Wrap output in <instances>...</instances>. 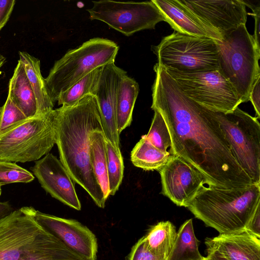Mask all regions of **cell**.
<instances>
[{
	"instance_id": "cell-1",
	"label": "cell",
	"mask_w": 260,
	"mask_h": 260,
	"mask_svg": "<svg viewBox=\"0 0 260 260\" xmlns=\"http://www.w3.org/2000/svg\"><path fill=\"white\" fill-rule=\"evenodd\" d=\"M153 69L151 108L166 122L171 140L169 153L198 170L209 186L231 189L254 184L236 160L210 110L187 97L160 65L157 63Z\"/></svg>"
},
{
	"instance_id": "cell-2",
	"label": "cell",
	"mask_w": 260,
	"mask_h": 260,
	"mask_svg": "<svg viewBox=\"0 0 260 260\" xmlns=\"http://www.w3.org/2000/svg\"><path fill=\"white\" fill-rule=\"evenodd\" d=\"M56 141L60 160L73 181L89 194L95 204L104 208L106 200L90 161V136L103 132L96 99L88 94L75 104L55 109Z\"/></svg>"
},
{
	"instance_id": "cell-3",
	"label": "cell",
	"mask_w": 260,
	"mask_h": 260,
	"mask_svg": "<svg viewBox=\"0 0 260 260\" xmlns=\"http://www.w3.org/2000/svg\"><path fill=\"white\" fill-rule=\"evenodd\" d=\"M23 207L0 219V260H77L76 254Z\"/></svg>"
},
{
	"instance_id": "cell-4",
	"label": "cell",
	"mask_w": 260,
	"mask_h": 260,
	"mask_svg": "<svg viewBox=\"0 0 260 260\" xmlns=\"http://www.w3.org/2000/svg\"><path fill=\"white\" fill-rule=\"evenodd\" d=\"M187 208L197 218L219 234L242 230L260 208V184L231 189L207 185Z\"/></svg>"
},
{
	"instance_id": "cell-5",
	"label": "cell",
	"mask_w": 260,
	"mask_h": 260,
	"mask_svg": "<svg viewBox=\"0 0 260 260\" xmlns=\"http://www.w3.org/2000/svg\"><path fill=\"white\" fill-rule=\"evenodd\" d=\"M216 41V40H215ZM219 52V71L235 90L241 103L249 101L252 85L260 76V48L245 24L216 41Z\"/></svg>"
},
{
	"instance_id": "cell-6",
	"label": "cell",
	"mask_w": 260,
	"mask_h": 260,
	"mask_svg": "<svg viewBox=\"0 0 260 260\" xmlns=\"http://www.w3.org/2000/svg\"><path fill=\"white\" fill-rule=\"evenodd\" d=\"M118 50L114 41L94 38L69 50L54 63L45 79L52 102L54 104L60 93L93 70L114 62Z\"/></svg>"
},
{
	"instance_id": "cell-7",
	"label": "cell",
	"mask_w": 260,
	"mask_h": 260,
	"mask_svg": "<svg viewBox=\"0 0 260 260\" xmlns=\"http://www.w3.org/2000/svg\"><path fill=\"white\" fill-rule=\"evenodd\" d=\"M55 109L28 118L0 135V161H37L48 154L56 141Z\"/></svg>"
},
{
	"instance_id": "cell-8",
	"label": "cell",
	"mask_w": 260,
	"mask_h": 260,
	"mask_svg": "<svg viewBox=\"0 0 260 260\" xmlns=\"http://www.w3.org/2000/svg\"><path fill=\"white\" fill-rule=\"evenodd\" d=\"M151 50L157 63L186 73L218 70L219 52L216 41L174 31L164 37Z\"/></svg>"
},
{
	"instance_id": "cell-9",
	"label": "cell",
	"mask_w": 260,
	"mask_h": 260,
	"mask_svg": "<svg viewBox=\"0 0 260 260\" xmlns=\"http://www.w3.org/2000/svg\"><path fill=\"white\" fill-rule=\"evenodd\" d=\"M240 166L254 184H260V124L239 107L223 113L211 111Z\"/></svg>"
},
{
	"instance_id": "cell-10",
	"label": "cell",
	"mask_w": 260,
	"mask_h": 260,
	"mask_svg": "<svg viewBox=\"0 0 260 260\" xmlns=\"http://www.w3.org/2000/svg\"><path fill=\"white\" fill-rule=\"evenodd\" d=\"M164 68L187 97L209 110L228 113L241 104L235 90L218 70L186 73Z\"/></svg>"
},
{
	"instance_id": "cell-11",
	"label": "cell",
	"mask_w": 260,
	"mask_h": 260,
	"mask_svg": "<svg viewBox=\"0 0 260 260\" xmlns=\"http://www.w3.org/2000/svg\"><path fill=\"white\" fill-rule=\"evenodd\" d=\"M87 10L91 20L102 21L129 37L140 30L154 29L165 19L152 1L121 2L111 0L93 1Z\"/></svg>"
},
{
	"instance_id": "cell-12",
	"label": "cell",
	"mask_w": 260,
	"mask_h": 260,
	"mask_svg": "<svg viewBox=\"0 0 260 260\" xmlns=\"http://www.w3.org/2000/svg\"><path fill=\"white\" fill-rule=\"evenodd\" d=\"M161 193L178 206L186 207L208 183L202 174L179 157L172 155L159 170Z\"/></svg>"
},
{
	"instance_id": "cell-13",
	"label": "cell",
	"mask_w": 260,
	"mask_h": 260,
	"mask_svg": "<svg viewBox=\"0 0 260 260\" xmlns=\"http://www.w3.org/2000/svg\"><path fill=\"white\" fill-rule=\"evenodd\" d=\"M126 74L114 62L103 66L98 83L91 93L100 110L105 139L119 154L121 153L117 122V96L121 80Z\"/></svg>"
},
{
	"instance_id": "cell-14",
	"label": "cell",
	"mask_w": 260,
	"mask_h": 260,
	"mask_svg": "<svg viewBox=\"0 0 260 260\" xmlns=\"http://www.w3.org/2000/svg\"><path fill=\"white\" fill-rule=\"evenodd\" d=\"M37 221L70 250L85 260H96L95 235L87 226L74 219H66L36 210Z\"/></svg>"
},
{
	"instance_id": "cell-15",
	"label": "cell",
	"mask_w": 260,
	"mask_h": 260,
	"mask_svg": "<svg viewBox=\"0 0 260 260\" xmlns=\"http://www.w3.org/2000/svg\"><path fill=\"white\" fill-rule=\"evenodd\" d=\"M179 1L221 37L247 21L246 6L241 0Z\"/></svg>"
},
{
	"instance_id": "cell-16",
	"label": "cell",
	"mask_w": 260,
	"mask_h": 260,
	"mask_svg": "<svg viewBox=\"0 0 260 260\" xmlns=\"http://www.w3.org/2000/svg\"><path fill=\"white\" fill-rule=\"evenodd\" d=\"M30 170L42 187L53 198L75 210H81L73 180L55 156L48 153L36 161Z\"/></svg>"
},
{
	"instance_id": "cell-17",
	"label": "cell",
	"mask_w": 260,
	"mask_h": 260,
	"mask_svg": "<svg viewBox=\"0 0 260 260\" xmlns=\"http://www.w3.org/2000/svg\"><path fill=\"white\" fill-rule=\"evenodd\" d=\"M205 243L229 260H260V237L245 229L206 238Z\"/></svg>"
},
{
	"instance_id": "cell-18",
	"label": "cell",
	"mask_w": 260,
	"mask_h": 260,
	"mask_svg": "<svg viewBox=\"0 0 260 260\" xmlns=\"http://www.w3.org/2000/svg\"><path fill=\"white\" fill-rule=\"evenodd\" d=\"M168 22L176 32L197 37L220 40V35L203 23L179 0H152Z\"/></svg>"
},
{
	"instance_id": "cell-19",
	"label": "cell",
	"mask_w": 260,
	"mask_h": 260,
	"mask_svg": "<svg viewBox=\"0 0 260 260\" xmlns=\"http://www.w3.org/2000/svg\"><path fill=\"white\" fill-rule=\"evenodd\" d=\"M19 61L23 66L35 94L37 104L36 115H43L53 110L51 101L46 87L45 79L41 73L40 61L25 52H19Z\"/></svg>"
},
{
	"instance_id": "cell-20",
	"label": "cell",
	"mask_w": 260,
	"mask_h": 260,
	"mask_svg": "<svg viewBox=\"0 0 260 260\" xmlns=\"http://www.w3.org/2000/svg\"><path fill=\"white\" fill-rule=\"evenodd\" d=\"M8 95L27 118L36 116L37 104L35 94L19 60L9 81Z\"/></svg>"
},
{
	"instance_id": "cell-21",
	"label": "cell",
	"mask_w": 260,
	"mask_h": 260,
	"mask_svg": "<svg viewBox=\"0 0 260 260\" xmlns=\"http://www.w3.org/2000/svg\"><path fill=\"white\" fill-rule=\"evenodd\" d=\"M139 91L138 83L125 75L121 80L117 96L116 115L119 134L132 123L133 109Z\"/></svg>"
},
{
	"instance_id": "cell-22",
	"label": "cell",
	"mask_w": 260,
	"mask_h": 260,
	"mask_svg": "<svg viewBox=\"0 0 260 260\" xmlns=\"http://www.w3.org/2000/svg\"><path fill=\"white\" fill-rule=\"evenodd\" d=\"M177 235L170 221H162L151 226L143 237L146 248L151 253L167 259Z\"/></svg>"
},
{
	"instance_id": "cell-23",
	"label": "cell",
	"mask_w": 260,
	"mask_h": 260,
	"mask_svg": "<svg viewBox=\"0 0 260 260\" xmlns=\"http://www.w3.org/2000/svg\"><path fill=\"white\" fill-rule=\"evenodd\" d=\"M199 250L192 219L186 220L177 233L173 246L167 260H204Z\"/></svg>"
},
{
	"instance_id": "cell-24",
	"label": "cell",
	"mask_w": 260,
	"mask_h": 260,
	"mask_svg": "<svg viewBox=\"0 0 260 260\" xmlns=\"http://www.w3.org/2000/svg\"><path fill=\"white\" fill-rule=\"evenodd\" d=\"M90 161L93 173L107 200L109 196L106 140L103 132L96 131L90 136Z\"/></svg>"
},
{
	"instance_id": "cell-25",
	"label": "cell",
	"mask_w": 260,
	"mask_h": 260,
	"mask_svg": "<svg viewBox=\"0 0 260 260\" xmlns=\"http://www.w3.org/2000/svg\"><path fill=\"white\" fill-rule=\"evenodd\" d=\"M171 156L169 152L161 151L142 137L131 151V160L135 166L143 170L159 171Z\"/></svg>"
},
{
	"instance_id": "cell-26",
	"label": "cell",
	"mask_w": 260,
	"mask_h": 260,
	"mask_svg": "<svg viewBox=\"0 0 260 260\" xmlns=\"http://www.w3.org/2000/svg\"><path fill=\"white\" fill-rule=\"evenodd\" d=\"M103 67L93 70L59 95L57 102L62 107L71 106L91 94L100 78Z\"/></svg>"
},
{
	"instance_id": "cell-27",
	"label": "cell",
	"mask_w": 260,
	"mask_h": 260,
	"mask_svg": "<svg viewBox=\"0 0 260 260\" xmlns=\"http://www.w3.org/2000/svg\"><path fill=\"white\" fill-rule=\"evenodd\" d=\"M107 174L109 195H114L119 189L123 177L124 164L121 154L106 141Z\"/></svg>"
},
{
	"instance_id": "cell-28",
	"label": "cell",
	"mask_w": 260,
	"mask_h": 260,
	"mask_svg": "<svg viewBox=\"0 0 260 260\" xmlns=\"http://www.w3.org/2000/svg\"><path fill=\"white\" fill-rule=\"evenodd\" d=\"M153 111L154 114L150 129L142 137L161 151L167 153V149L171 146V137L162 116L157 110Z\"/></svg>"
},
{
	"instance_id": "cell-29",
	"label": "cell",
	"mask_w": 260,
	"mask_h": 260,
	"mask_svg": "<svg viewBox=\"0 0 260 260\" xmlns=\"http://www.w3.org/2000/svg\"><path fill=\"white\" fill-rule=\"evenodd\" d=\"M34 176L15 162L0 161V186L13 183H29Z\"/></svg>"
},
{
	"instance_id": "cell-30",
	"label": "cell",
	"mask_w": 260,
	"mask_h": 260,
	"mask_svg": "<svg viewBox=\"0 0 260 260\" xmlns=\"http://www.w3.org/2000/svg\"><path fill=\"white\" fill-rule=\"evenodd\" d=\"M27 118L8 95L6 102L0 107V135Z\"/></svg>"
},
{
	"instance_id": "cell-31",
	"label": "cell",
	"mask_w": 260,
	"mask_h": 260,
	"mask_svg": "<svg viewBox=\"0 0 260 260\" xmlns=\"http://www.w3.org/2000/svg\"><path fill=\"white\" fill-rule=\"evenodd\" d=\"M167 259L150 252L141 238L132 247L128 260H167Z\"/></svg>"
},
{
	"instance_id": "cell-32",
	"label": "cell",
	"mask_w": 260,
	"mask_h": 260,
	"mask_svg": "<svg viewBox=\"0 0 260 260\" xmlns=\"http://www.w3.org/2000/svg\"><path fill=\"white\" fill-rule=\"evenodd\" d=\"M15 3V0H0V30L8 22Z\"/></svg>"
},
{
	"instance_id": "cell-33",
	"label": "cell",
	"mask_w": 260,
	"mask_h": 260,
	"mask_svg": "<svg viewBox=\"0 0 260 260\" xmlns=\"http://www.w3.org/2000/svg\"><path fill=\"white\" fill-rule=\"evenodd\" d=\"M249 101H251L257 118L260 117V76L257 78L251 88Z\"/></svg>"
},
{
	"instance_id": "cell-34",
	"label": "cell",
	"mask_w": 260,
	"mask_h": 260,
	"mask_svg": "<svg viewBox=\"0 0 260 260\" xmlns=\"http://www.w3.org/2000/svg\"><path fill=\"white\" fill-rule=\"evenodd\" d=\"M245 229L250 233L260 237V208L252 216Z\"/></svg>"
},
{
	"instance_id": "cell-35",
	"label": "cell",
	"mask_w": 260,
	"mask_h": 260,
	"mask_svg": "<svg viewBox=\"0 0 260 260\" xmlns=\"http://www.w3.org/2000/svg\"><path fill=\"white\" fill-rule=\"evenodd\" d=\"M207 255L204 260H229L219 252L214 249L207 248Z\"/></svg>"
},
{
	"instance_id": "cell-36",
	"label": "cell",
	"mask_w": 260,
	"mask_h": 260,
	"mask_svg": "<svg viewBox=\"0 0 260 260\" xmlns=\"http://www.w3.org/2000/svg\"><path fill=\"white\" fill-rule=\"evenodd\" d=\"M255 19L254 33L253 37L257 46L260 48L259 45V24H260V12L253 14Z\"/></svg>"
},
{
	"instance_id": "cell-37",
	"label": "cell",
	"mask_w": 260,
	"mask_h": 260,
	"mask_svg": "<svg viewBox=\"0 0 260 260\" xmlns=\"http://www.w3.org/2000/svg\"><path fill=\"white\" fill-rule=\"evenodd\" d=\"M242 2L249 7L253 12V14L260 12V2L259 0H241Z\"/></svg>"
},
{
	"instance_id": "cell-38",
	"label": "cell",
	"mask_w": 260,
	"mask_h": 260,
	"mask_svg": "<svg viewBox=\"0 0 260 260\" xmlns=\"http://www.w3.org/2000/svg\"><path fill=\"white\" fill-rule=\"evenodd\" d=\"M13 211L8 202H0V219L5 217Z\"/></svg>"
},
{
	"instance_id": "cell-39",
	"label": "cell",
	"mask_w": 260,
	"mask_h": 260,
	"mask_svg": "<svg viewBox=\"0 0 260 260\" xmlns=\"http://www.w3.org/2000/svg\"><path fill=\"white\" fill-rule=\"evenodd\" d=\"M6 58L3 55L0 54V68L4 64L5 62Z\"/></svg>"
},
{
	"instance_id": "cell-40",
	"label": "cell",
	"mask_w": 260,
	"mask_h": 260,
	"mask_svg": "<svg viewBox=\"0 0 260 260\" xmlns=\"http://www.w3.org/2000/svg\"><path fill=\"white\" fill-rule=\"evenodd\" d=\"M1 193H2V189H1V186H0V196L1 194Z\"/></svg>"
}]
</instances>
